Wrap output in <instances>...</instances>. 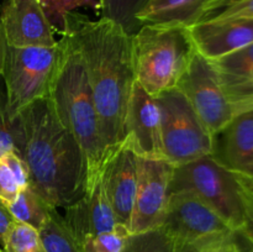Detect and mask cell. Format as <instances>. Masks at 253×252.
<instances>
[{"label":"cell","instance_id":"1","mask_svg":"<svg viewBox=\"0 0 253 252\" xmlns=\"http://www.w3.org/2000/svg\"><path fill=\"white\" fill-rule=\"evenodd\" d=\"M61 34L68 35L82 54L108 157L125 140L126 114L136 82L132 35L106 17L90 20L77 11L66 15Z\"/></svg>","mask_w":253,"mask_h":252},{"label":"cell","instance_id":"2","mask_svg":"<svg viewBox=\"0 0 253 252\" xmlns=\"http://www.w3.org/2000/svg\"><path fill=\"white\" fill-rule=\"evenodd\" d=\"M17 119L19 156L29 170V187L54 209L68 207L85 192L81 146L62 125L48 98L32 103Z\"/></svg>","mask_w":253,"mask_h":252},{"label":"cell","instance_id":"3","mask_svg":"<svg viewBox=\"0 0 253 252\" xmlns=\"http://www.w3.org/2000/svg\"><path fill=\"white\" fill-rule=\"evenodd\" d=\"M61 35V58L47 98L62 125L73 133L83 151L86 165L85 190H88L104 165L105 146L82 54L68 35Z\"/></svg>","mask_w":253,"mask_h":252},{"label":"cell","instance_id":"4","mask_svg":"<svg viewBox=\"0 0 253 252\" xmlns=\"http://www.w3.org/2000/svg\"><path fill=\"white\" fill-rule=\"evenodd\" d=\"M195 52L190 27L177 24L142 25L132 35L136 82L152 96L174 89Z\"/></svg>","mask_w":253,"mask_h":252},{"label":"cell","instance_id":"5","mask_svg":"<svg viewBox=\"0 0 253 252\" xmlns=\"http://www.w3.org/2000/svg\"><path fill=\"white\" fill-rule=\"evenodd\" d=\"M188 192L211 208L236 235L246 229V214L235 173L214 155L175 167L170 193Z\"/></svg>","mask_w":253,"mask_h":252},{"label":"cell","instance_id":"6","mask_svg":"<svg viewBox=\"0 0 253 252\" xmlns=\"http://www.w3.org/2000/svg\"><path fill=\"white\" fill-rule=\"evenodd\" d=\"M155 98L160 109L161 143L165 160L179 167L214 155L216 138L179 89L163 91Z\"/></svg>","mask_w":253,"mask_h":252},{"label":"cell","instance_id":"7","mask_svg":"<svg viewBox=\"0 0 253 252\" xmlns=\"http://www.w3.org/2000/svg\"><path fill=\"white\" fill-rule=\"evenodd\" d=\"M62 53V42L53 47H12L7 44L2 69L7 113L16 119L36 100L47 98Z\"/></svg>","mask_w":253,"mask_h":252},{"label":"cell","instance_id":"8","mask_svg":"<svg viewBox=\"0 0 253 252\" xmlns=\"http://www.w3.org/2000/svg\"><path fill=\"white\" fill-rule=\"evenodd\" d=\"M162 227L177 244L217 251L237 235L203 200L188 192L170 193Z\"/></svg>","mask_w":253,"mask_h":252},{"label":"cell","instance_id":"9","mask_svg":"<svg viewBox=\"0 0 253 252\" xmlns=\"http://www.w3.org/2000/svg\"><path fill=\"white\" fill-rule=\"evenodd\" d=\"M175 88L184 94L215 138L236 116L211 61L198 51Z\"/></svg>","mask_w":253,"mask_h":252},{"label":"cell","instance_id":"10","mask_svg":"<svg viewBox=\"0 0 253 252\" xmlns=\"http://www.w3.org/2000/svg\"><path fill=\"white\" fill-rule=\"evenodd\" d=\"M175 167L165 158L138 157V182L131 234L162 226Z\"/></svg>","mask_w":253,"mask_h":252},{"label":"cell","instance_id":"11","mask_svg":"<svg viewBox=\"0 0 253 252\" xmlns=\"http://www.w3.org/2000/svg\"><path fill=\"white\" fill-rule=\"evenodd\" d=\"M138 157L126 140L104 161L100 179L119 224L130 229L138 182Z\"/></svg>","mask_w":253,"mask_h":252},{"label":"cell","instance_id":"12","mask_svg":"<svg viewBox=\"0 0 253 252\" xmlns=\"http://www.w3.org/2000/svg\"><path fill=\"white\" fill-rule=\"evenodd\" d=\"M0 20L9 46L53 47L56 30L44 15L40 0H4Z\"/></svg>","mask_w":253,"mask_h":252},{"label":"cell","instance_id":"13","mask_svg":"<svg viewBox=\"0 0 253 252\" xmlns=\"http://www.w3.org/2000/svg\"><path fill=\"white\" fill-rule=\"evenodd\" d=\"M125 140L140 157L163 158L157 101L137 82L133 84L128 101Z\"/></svg>","mask_w":253,"mask_h":252},{"label":"cell","instance_id":"14","mask_svg":"<svg viewBox=\"0 0 253 252\" xmlns=\"http://www.w3.org/2000/svg\"><path fill=\"white\" fill-rule=\"evenodd\" d=\"M63 209L64 221L79 246L86 237L110 231L119 225L115 212L104 192L100 173L94 184L81 198Z\"/></svg>","mask_w":253,"mask_h":252},{"label":"cell","instance_id":"15","mask_svg":"<svg viewBox=\"0 0 253 252\" xmlns=\"http://www.w3.org/2000/svg\"><path fill=\"white\" fill-rule=\"evenodd\" d=\"M190 34L197 51L216 61L253 43V19L203 21L190 27Z\"/></svg>","mask_w":253,"mask_h":252},{"label":"cell","instance_id":"16","mask_svg":"<svg viewBox=\"0 0 253 252\" xmlns=\"http://www.w3.org/2000/svg\"><path fill=\"white\" fill-rule=\"evenodd\" d=\"M236 0H150L137 15L138 24H177L192 27Z\"/></svg>","mask_w":253,"mask_h":252},{"label":"cell","instance_id":"17","mask_svg":"<svg viewBox=\"0 0 253 252\" xmlns=\"http://www.w3.org/2000/svg\"><path fill=\"white\" fill-rule=\"evenodd\" d=\"M217 136L214 157L234 173L253 174V109L235 116Z\"/></svg>","mask_w":253,"mask_h":252},{"label":"cell","instance_id":"18","mask_svg":"<svg viewBox=\"0 0 253 252\" xmlns=\"http://www.w3.org/2000/svg\"><path fill=\"white\" fill-rule=\"evenodd\" d=\"M6 205L16 221L30 225L37 231L47 221L49 214L54 209L51 205L47 204L29 185L22 188L17 194L16 199Z\"/></svg>","mask_w":253,"mask_h":252},{"label":"cell","instance_id":"19","mask_svg":"<svg viewBox=\"0 0 253 252\" xmlns=\"http://www.w3.org/2000/svg\"><path fill=\"white\" fill-rule=\"evenodd\" d=\"M39 235L46 252H82L81 246L57 209L52 210L47 221L39 230Z\"/></svg>","mask_w":253,"mask_h":252},{"label":"cell","instance_id":"20","mask_svg":"<svg viewBox=\"0 0 253 252\" xmlns=\"http://www.w3.org/2000/svg\"><path fill=\"white\" fill-rule=\"evenodd\" d=\"M150 0H100L101 17L120 25L127 34L133 35L141 25L137 15Z\"/></svg>","mask_w":253,"mask_h":252},{"label":"cell","instance_id":"21","mask_svg":"<svg viewBox=\"0 0 253 252\" xmlns=\"http://www.w3.org/2000/svg\"><path fill=\"white\" fill-rule=\"evenodd\" d=\"M175 241L172 235L160 226L145 232L132 234L121 252H174Z\"/></svg>","mask_w":253,"mask_h":252},{"label":"cell","instance_id":"22","mask_svg":"<svg viewBox=\"0 0 253 252\" xmlns=\"http://www.w3.org/2000/svg\"><path fill=\"white\" fill-rule=\"evenodd\" d=\"M220 82L234 81L246 77L253 71V43L235 53L211 61Z\"/></svg>","mask_w":253,"mask_h":252},{"label":"cell","instance_id":"23","mask_svg":"<svg viewBox=\"0 0 253 252\" xmlns=\"http://www.w3.org/2000/svg\"><path fill=\"white\" fill-rule=\"evenodd\" d=\"M1 244L4 252H46L39 231L20 221L14 222Z\"/></svg>","mask_w":253,"mask_h":252},{"label":"cell","instance_id":"24","mask_svg":"<svg viewBox=\"0 0 253 252\" xmlns=\"http://www.w3.org/2000/svg\"><path fill=\"white\" fill-rule=\"evenodd\" d=\"M131 235L127 226L119 224L110 231L84 239L81 242V250L82 252H121Z\"/></svg>","mask_w":253,"mask_h":252},{"label":"cell","instance_id":"25","mask_svg":"<svg viewBox=\"0 0 253 252\" xmlns=\"http://www.w3.org/2000/svg\"><path fill=\"white\" fill-rule=\"evenodd\" d=\"M44 15L53 29L61 34L64 27V17L78 7H89L95 12L101 11L100 0H40Z\"/></svg>","mask_w":253,"mask_h":252},{"label":"cell","instance_id":"26","mask_svg":"<svg viewBox=\"0 0 253 252\" xmlns=\"http://www.w3.org/2000/svg\"><path fill=\"white\" fill-rule=\"evenodd\" d=\"M1 79L0 76V157L10 152L19 155L20 141V121L17 118L12 120L7 113L6 91Z\"/></svg>","mask_w":253,"mask_h":252},{"label":"cell","instance_id":"27","mask_svg":"<svg viewBox=\"0 0 253 252\" xmlns=\"http://www.w3.org/2000/svg\"><path fill=\"white\" fill-rule=\"evenodd\" d=\"M235 177L239 183L245 214H246V229L242 234V237H245L253 246V174L235 173Z\"/></svg>","mask_w":253,"mask_h":252},{"label":"cell","instance_id":"28","mask_svg":"<svg viewBox=\"0 0 253 252\" xmlns=\"http://www.w3.org/2000/svg\"><path fill=\"white\" fill-rule=\"evenodd\" d=\"M19 180L4 157H0V200L6 204L14 202L21 190Z\"/></svg>","mask_w":253,"mask_h":252},{"label":"cell","instance_id":"29","mask_svg":"<svg viewBox=\"0 0 253 252\" xmlns=\"http://www.w3.org/2000/svg\"><path fill=\"white\" fill-rule=\"evenodd\" d=\"M232 19H253V0H236L205 21H222Z\"/></svg>","mask_w":253,"mask_h":252},{"label":"cell","instance_id":"30","mask_svg":"<svg viewBox=\"0 0 253 252\" xmlns=\"http://www.w3.org/2000/svg\"><path fill=\"white\" fill-rule=\"evenodd\" d=\"M15 221H16V220H15V217L12 216V214L10 212L6 203L0 200V242L4 240L5 235L7 234V231H9L10 227L14 225Z\"/></svg>","mask_w":253,"mask_h":252},{"label":"cell","instance_id":"31","mask_svg":"<svg viewBox=\"0 0 253 252\" xmlns=\"http://www.w3.org/2000/svg\"><path fill=\"white\" fill-rule=\"evenodd\" d=\"M6 51H7L6 36H5L4 27H2L1 20H0V76L2 74V69H4V62H5V57H6Z\"/></svg>","mask_w":253,"mask_h":252},{"label":"cell","instance_id":"32","mask_svg":"<svg viewBox=\"0 0 253 252\" xmlns=\"http://www.w3.org/2000/svg\"><path fill=\"white\" fill-rule=\"evenodd\" d=\"M174 252H216V251H210V250L198 249V247L192 246V245L177 244V242H175Z\"/></svg>","mask_w":253,"mask_h":252},{"label":"cell","instance_id":"33","mask_svg":"<svg viewBox=\"0 0 253 252\" xmlns=\"http://www.w3.org/2000/svg\"><path fill=\"white\" fill-rule=\"evenodd\" d=\"M216 252H241V251H240L239 245L236 244V240H234V241L227 242L226 245H224L222 247H220Z\"/></svg>","mask_w":253,"mask_h":252},{"label":"cell","instance_id":"34","mask_svg":"<svg viewBox=\"0 0 253 252\" xmlns=\"http://www.w3.org/2000/svg\"><path fill=\"white\" fill-rule=\"evenodd\" d=\"M0 252H4V251H2V250H0Z\"/></svg>","mask_w":253,"mask_h":252}]
</instances>
